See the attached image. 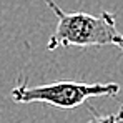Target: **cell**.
Instances as JSON below:
<instances>
[{
    "label": "cell",
    "mask_w": 123,
    "mask_h": 123,
    "mask_svg": "<svg viewBox=\"0 0 123 123\" xmlns=\"http://www.w3.org/2000/svg\"><path fill=\"white\" fill-rule=\"evenodd\" d=\"M117 120H118V122H123V105L120 106V110H118V113H117Z\"/></svg>",
    "instance_id": "obj_4"
},
{
    "label": "cell",
    "mask_w": 123,
    "mask_h": 123,
    "mask_svg": "<svg viewBox=\"0 0 123 123\" xmlns=\"http://www.w3.org/2000/svg\"><path fill=\"white\" fill-rule=\"evenodd\" d=\"M90 111L93 113V118L86 123H117V115H95L93 108H90Z\"/></svg>",
    "instance_id": "obj_3"
},
{
    "label": "cell",
    "mask_w": 123,
    "mask_h": 123,
    "mask_svg": "<svg viewBox=\"0 0 123 123\" xmlns=\"http://www.w3.org/2000/svg\"><path fill=\"white\" fill-rule=\"evenodd\" d=\"M57 17V28L47 42V50L58 47H105L115 45L123 55V35L117 28L115 15L102 12V15H90L85 12H63L53 0H45Z\"/></svg>",
    "instance_id": "obj_1"
},
{
    "label": "cell",
    "mask_w": 123,
    "mask_h": 123,
    "mask_svg": "<svg viewBox=\"0 0 123 123\" xmlns=\"http://www.w3.org/2000/svg\"><path fill=\"white\" fill-rule=\"evenodd\" d=\"M120 92L118 83H83L62 80L45 83L38 86H28L23 78L18 86L12 90V100L15 103L43 102L55 108H77L93 97H117Z\"/></svg>",
    "instance_id": "obj_2"
}]
</instances>
